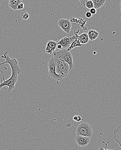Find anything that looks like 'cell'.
Returning a JSON list of instances; mask_svg holds the SVG:
<instances>
[{"instance_id": "obj_10", "label": "cell", "mask_w": 121, "mask_h": 150, "mask_svg": "<svg viewBox=\"0 0 121 150\" xmlns=\"http://www.w3.org/2000/svg\"><path fill=\"white\" fill-rule=\"evenodd\" d=\"M114 140L121 148V125L114 130Z\"/></svg>"}, {"instance_id": "obj_16", "label": "cell", "mask_w": 121, "mask_h": 150, "mask_svg": "<svg viewBox=\"0 0 121 150\" xmlns=\"http://www.w3.org/2000/svg\"><path fill=\"white\" fill-rule=\"evenodd\" d=\"M85 8L91 9L94 8V4L92 0H87L85 4Z\"/></svg>"}, {"instance_id": "obj_26", "label": "cell", "mask_w": 121, "mask_h": 150, "mask_svg": "<svg viewBox=\"0 0 121 150\" xmlns=\"http://www.w3.org/2000/svg\"><path fill=\"white\" fill-rule=\"evenodd\" d=\"M120 8H121V2L120 4Z\"/></svg>"}, {"instance_id": "obj_1", "label": "cell", "mask_w": 121, "mask_h": 150, "mask_svg": "<svg viewBox=\"0 0 121 150\" xmlns=\"http://www.w3.org/2000/svg\"><path fill=\"white\" fill-rule=\"evenodd\" d=\"M1 58L5 59L6 61L0 63V66L5 64H9L12 71V74L11 77L8 80H5L4 75L2 71H0L2 75V79L1 80V84L3 87L7 86L8 88V92H10L15 88V85L17 83L18 79L19 74L21 73V70L19 67L17 61L15 58L11 59L8 55V52L7 51L4 53L3 55H1Z\"/></svg>"}, {"instance_id": "obj_12", "label": "cell", "mask_w": 121, "mask_h": 150, "mask_svg": "<svg viewBox=\"0 0 121 150\" xmlns=\"http://www.w3.org/2000/svg\"><path fill=\"white\" fill-rule=\"evenodd\" d=\"M87 35H88L89 40L91 41H92L95 40L98 37L99 33L95 30H91L88 31Z\"/></svg>"}, {"instance_id": "obj_23", "label": "cell", "mask_w": 121, "mask_h": 150, "mask_svg": "<svg viewBox=\"0 0 121 150\" xmlns=\"http://www.w3.org/2000/svg\"><path fill=\"white\" fill-rule=\"evenodd\" d=\"M92 13L90 12V11H88L86 13L85 17L86 18H91V17H92Z\"/></svg>"}, {"instance_id": "obj_14", "label": "cell", "mask_w": 121, "mask_h": 150, "mask_svg": "<svg viewBox=\"0 0 121 150\" xmlns=\"http://www.w3.org/2000/svg\"><path fill=\"white\" fill-rule=\"evenodd\" d=\"M92 1L94 4V8L97 10L101 8L104 5L106 0H93Z\"/></svg>"}, {"instance_id": "obj_2", "label": "cell", "mask_w": 121, "mask_h": 150, "mask_svg": "<svg viewBox=\"0 0 121 150\" xmlns=\"http://www.w3.org/2000/svg\"><path fill=\"white\" fill-rule=\"evenodd\" d=\"M56 64V71L57 74L62 76L63 78L67 76L69 71V67L68 63L61 58L58 52L53 54Z\"/></svg>"}, {"instance_id": "obj_5", "label": "cell", "mask_w": 121, "mask_h": 150, "mask_svg": "<svg viewBox=\"0 0 121 150\" xmlns=\"http://www.w3.org/2000/svg\"><path fill=\"white\" fill-rule=\"evenodd\" d=\"M61 58L69 65V71L74 67L73 55L70 51H68L66 49H62L57 51Z\"/></svg>"}, {"instance_id": "obj_11", "label": "cell", "mask_w": 121, "mask_h": 150, "mask_svg": "<svg viewBox=\"0 0 121 150\" xmlns=\"http://www.w3.org/2000/svg\"><path fill=\"white\" fill-rule=\"evenodd\" d=\"M21 0H10L9 1V6L10 8L13 11H17L18 6L21 3H22Z\"/></svg>"}, {"instance_id": "obj_13", "label": "cell", "mask_w": 121, "mask_h": 150, "mask_svg": "<svg viewBox=\"0 0 121 150\" xmlns=\"http://www.w3.org/2000/svg\"><path fill=\"white\" fill-rule=\"evenodd\" d=\"M78 39H79L80 43L82 45L86 44L89 41L87 33H84L81 34L80 35H78Z\"/></svg>"}, {"instance_id": "obj_7", "label": "cell", "mask_w": 121, "mask_h": 150, "mask_svg": "<svg viewBox=\"0 0 121 150\" xmlns=\"http://www.w3.org/2000/svg\"><path fill=\"white\" fill-rule=\"evenodd\" d=\"M57 25L66 33H70L72 28V24L68 19H59L58 21Z\"/></svg>"}, {"instance_id": "obj_20", "label": "cell", "mask_w": 121, "mask_h": 150, "mask_svg": "<svg viewBox=\"0 0 121 150\" xmlns=\"http://www.w3.org/2000/svg\"><path fill=\"white\" fill-rule=\"evenodd\" d=\"M24 8V4L23 3H21L20 4H19L18 6L17 9V11L19 10H22V9Z\"/></svg>"}, {"instance_id": "obj_25", "label": "cell", "mask_w": 121, "mask_h": 150, "mask_svg": "<svg viewBox=\"0 0 121 150\" xmlns=\"http://www.w3.org/2000/svg\"><path fill=\"white\" fill-rule=\"evenodd\" d=\"M3 87L1 85V84H0V91H1V90L2 88Z\"/></svg>"}, {"instance_id": "obj_3", "label": "cell", "mask_w": 121, "mask_h": 150, "mask_svg": "<svg viewBox=\"0 0 121 150\" xmlns=\"http://www.w3.org/2000/svg\"><path fill=\"white\" fill-rule=\"evenodd\" d=\"M76 134L90 138L93 135L92 128L89 123L83 122L78 125Z\"/></svg>"}, {"instance_id": "obj_24", "label": "cell", "mask_w": 121, "mask_h": 150, "mask_svg": "<svg viewBox=\"0 0 121 150\" xmlns=\"http://www.w3.org/2000/svg\"><path fill=\"white\" fill-rule=\"evenodd\" d=\"M57 49H58V50H62L63 49V48H62V46H61L59 44H57Z\"/></svg>"}, {"instance_id": "obj_6", "label": "cell", "mask_w": 121, "mask_h": 150, "mask_svg": "<svg viewBox=\"0 0 121 150\" xmlns=\"http://www.w3.org/2000/svg\"><path fill=\"white\" fill-rule=\"evenodd\" d=\"M78 35L77 34L71 35V36H66L62 39L57 41V44L60 45L62 46L63 49H67L69 48L74 41L76 40Z\"/></svg>"}, {"instance_id": "obj_4", "label": "cell", "mask_w": 121, "mask_h": 150, "mask_svg": "<svg viewBox=\"0 0 121 150\" xmlns=\"http://www.w3.org/2000/svg\"><path fill=\"white\" fill-rule=\"evenodd\" d=\"M47 67L48 70V74L50 77L57 81H60L64 79L62 76L57 74L56 73L55 62L54 57H52L48 62Z\"/></svg>"}, {"instance_id": "obj_27", "label": "cell", "mask_w": 121, "mask_h": 150, "mask_svg": "<svg viewBox=\"0 0 121 150\" xmlns=\"http://www.w3.org/2000/svg\"></svg>"}, {"instance_id": "obj_17", "label": "cell", "mask_w": 121, "mask_h": 150, "mask_svg": "<svg viewBox=\"0 0 121 150\" xmlns=\"http://www.w3.org/2000/svg\"><path fill=\"white\" fill-rule=\"evenodd\" d=\"M20 17L22 20H27L29 19V15L27 12H22L21 13Z\"/></svg>"}, {"instance_id": "obj_18", "label": "cell", "mask_w": 121, "mask_h": 150, "mask_svg": "<svg viewBox=\"0 0 121 150\" xmlns=\"http://www.w3.org/2000/svg\"><path fill=\"white\" fill-rule=\"evenodd\" d=\"M73 120L76 122H79L83 120L80 115H74L73 118Z\"/></svg>"}, {"instance_id": "obj_9", "label": "cell", "mask_w": 121, "mask_h": 150, "mask_svg": "<svg viewBox=\"0 0 121 150\" xmlns=\"http://www.w3.org/2000/svg\"><path fill=\"white\" fill-rule=\"evenodd\" d=\"M57 42L55 41L49 40L46 46L45 51L47 53L52 54L57 50Z\"/></svg>"}, {"instance_id": "obj_15", "label": "cell", "mask_w": 121, "mask_h": 150, "mask_svg": "<svg viewBox=\"0 0 121 150\" xmlns=\"http://www.w3.org/2000/svg\"><path fill=\"white\" fill-rule=\"evenodd\" d=\"M82 45L80 43V42H79V39H78V35L77 38H76V40L74 41L72 43L69 48H68L67 49V50L68 51H70V50L75 48L76 47H80V46H82Z\"/></svg>"}, {"instance_id": "obj_19", "label": "cell", "mask_w": 121, "mask_h": 150, "mask_svg": "<svg viewBox=\"0 0 121 150\" xmlns=\"http://www.w3.org/2000/svg\"><path fill=\"white\" fill-rule=\"evenodd\" d=\"M109 143H110V142L109 141L107 142V143H105L104 142H103V143L104 144H105V149H104L102 147H101V148H100V149H99V150H115L112 149H107V145H108V144Z\"/></svg>"}, {"instance_id": "obj_22", "label": "cell", "mask_w": 121, "mask_h": 150, "mask_svg": "<svg viewBox=\"0 0 121 150\" xmlns=\"http://www.w3.org/2000/svg\"><path fill=\"white\" fill-rule=\"evenodd\" d=\"M87 0H83V1H81L79 0V1L80 2V4L82 6H83L84 7H85V4Z\"/></svg>"}, {"instance_id": "obj_8", "label": "cell", "mask_w": 121, "mask_h": 150, "mask_svg": "<svg viewBox=\"0 0 121 150\" xmlns=\"http://www.w3.org/2000/svg\"><path fill=\"white\" fill-rule=\"evenodd\" d=\"M75 141L80 147H85L88 145L91 142L90 138L84 137L81 135H76Z\"/></svg>"}, {"instance_id": "obj_21", "label": "cell", "mask_w": 121, "mask_h": 150, "mask_svg": "<svg viewBox=\"0 0 121 150\" xmlns=\"http://www.w3.org/2000/svg\"><path fill=\"white\" fill-rule=\"evenodd\" d=\"M90 12L92 13V15H94L97 13V10L94 8L90 9Z\"/></svg>"}]
</instances>
